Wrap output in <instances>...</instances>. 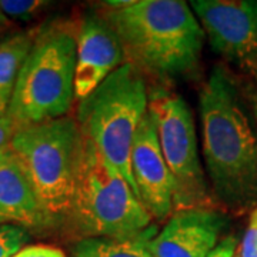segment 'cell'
I'll use <instances>...</instances> for the list:
<instances>
[{
	"instance_id": "cell-4",
	"label": "cell",
	"mask_w": 257,
	"mask_h": 257,
	"mask_svg": "<svg viewBox=\"0 0 257 257\" xmlns=\"http://www.w3.org/2000/svg\"><path fill=\"white\" fill-rule=\"evenodd\" d=\"M153 221L127 180L83 136L82 159L66 223L84 237L127 239L156 230Z\"/></svg>"
},
{
	"instance_id": "cell-16",
	"label": "cell",
	"mask_w": 257,
	"mask_h": 257,
	"mask_svg": "<svg viewBox=\"0 0 257 257\" xmlns=\"http://www.w3.org/2000/svg\"><path fill=\"white\" fill-rule=\"evenodd\" d=\"M45 0H0V12L9 20L29 22L49 8Z\"/></svg>"
},
{
	"instance_id": "cell-11",
	"label": "cell",
	"mask_w": 257,
	"mask_h": 257,
	"mask_svg": "<svg viewBox=\"0 0 257 257\" xmlns=\"http://www.w3.org/2000/svg\"><path fill=\"white\" fill-rule=\"evenodd\" d=\"M229 223L219 209L175 211L149 241L153 257H209Z\"/></svg>"
},
{
	"instance_id": "cell-8",
	"label": "cell",
	"mask_w": 257,
	"mask_h": 257,
	"mask_svg": "<svg viewBox=\"0 0 257 257\" xmlns=\"http://www.w3.org/2000/svg\"><path fill=\"white\" fill-rule=\"evenodd\" d=\"M190 6L214 53L257 74V0H194Z\"/></svg>"
},
{
	"instance_id": "cell-15",
	"label": "cell",
	"mask_w": 257,
	"mask_h": 257,
	"mask_svg": "<svg viewBox=\"0 0 257 257\" xmlns=\"http://www.w3.org/2000/svg\"><path fill=\"white\" fill-rule=\"evenodd\" d=\"M32 239L30 231L18 224H0V257H15Z\"/></svg>"
},
{
	"instance_id": "cell-17",
	"label": "cell",
	"mask_w": 257,
	"mask_h": 257,
	"mask_svg": "<svg viewBox=\"0 0 257 257\" xmlns=\"http://www.w3.org/2000/svg\"><path fill=\"white\" fill-rule=\"evenodd\" d=\"M239 257H257V220L250 214V221L239 248Z\"/></svg>"
},
{
	"instance_id": "cell-19",
	"label": "cell",
	"mask_w": 257,
	"mask_h": 257,
	"mask_svg": "<svg viewBox=\"0 0 257 257\" xmlns=\"http://www.w3.org/2000/svg\"><path fill=\"white\" fill-rule=\"evenodd\" d=\"M15 257H67L62 250L43 244H33L26 246L23 250H20Z\"/></svg>"
},
{
	"instance_id": "cell-7",
	"label": "cell",
	"mask_w": 257,
	"mask_h": 257,
	"mask_svg": "<svg viewBox=\"0 0 257 257\" xmlns=\"http://www.w3.org/2000/svg\"><path fill=\"white\" fill-rule=\"evenodd\" d=\"M149 114L155 121L160 149L173 180L175 211L216 209L203 169L196 126L189 104L165 87L149 93Z\"/></svg>"
},
{
	"instance_id": "cell-18",
	"label": "cell",
	"mask_w": 257,
	"mask_h": 257,
	"mask_svg": "<svg viewBox=\"0 0 257 257\" xmlns=\"http://www.w3.org/2000/svg\"><path fill=\"white\" fill-rule=\"evenodd\" d=\"M18 128V123L10 117L8 111L3 116H0V155L8 149L10 140Z\"/></svg>"
},
{
	"instance_id": "cell-21",
	"label": "cell",
	"mask_w": 257,
	"mask_h": 257,
	"mask_svg": "<svg viewBox=\"0 0 257 257\" xmlns=\"http://www.w3.org/2000/svg\"><path fill=\"white\" fill-rule=\"evenodd\" d=\"M248 90H250L248 97H250V101H251L253 111H254V119H256V123H257V74L253 76V82H251V84H250Z\"/></svg>"
},
{
	"instance_id": "cell-23",
	"label": "cell",
	"mask_w": 257,
	"mask_h": 257,
	"mask_svg": "<svg viewBox=\"0 0 257 257\" xmlns=\"http://www.w3.org/2000/svg\"><path fill=\"white\" fill-rule=\"evenodd\" d=\"M8 107H9V103L0 100V116H3L8 111Z\"/></svg>"
},
{
	"instance_id": "cell-13",
	"label": "cell",
	"mask_w": 257,
	"mask_h": 257,
	"mask_svg": "<svg viewBox=\"0 0 257 257\" xmlns=\"http://www.w3.org/2000/svg\"><path fill=\"white\" fill-rule=\"evenodd\" d=\"M39 29L0 37V100L9 103L20 69L32 50Z\"/></svg>"
},
{
	"instance_id": "cell-22",
	"label": "cell",
	"mask_w": 257,
	"mask_h": 257,
	"mask_svg": "<svg viewBox=\"0 0 257 257\" xmlns=\"http://www.w3.org/2000/svg\"><path fill=\"white\" fill-rule=\"evenodd\" d=\"M10 25H12V22H10L9 19L6 18V16L0 12V33H2V32H5L6 29L9 28Z\"/></svg>"
},
{
	"instance_id": "cell-20",
	"label": "cell",
	"mask_w": 257,
	"mask_h": 257,
	"mask_svg": "<svg viewBox=\"0 0 257 257\" xmlns=\"http://www.w3.org/2000/svg\"><path fill=\"white\" fill-rule=\"evenodd\" d=\"M239 248V241L234 236H227L221 240L209 257H233Z\"/></svg>"
},
{
	"instance_id": "cell-24",
	"label": "cell",
	"mask_w": 257,
	"mask_h": 257,
	"mask_svg": "<svg viewBox=\"0 0 257 257\" xmlns=\"http://www.w3.org/2000/svg\"><path fill=\"white\" fill-rule=\"evenodd\" d=\"M251 216H253V217H254V219H256V220H257V207H256V209H254V210L251 211Z\"/></svg>"
},
{
	"instance_id": "cell-5",
	"label": "cell",
	"mask_w": 257,
	"mask_h": 257,
	"mask_svg": "<svg viewBox=\"0 0 257 257\" xmlns=\"http://www.w3.org/2000/svg\"><path fill=\"white\" fill-rule=\"evenodd\" d=\"M76 32L69 23L39 28L20 69L8 114L18 126L64 117L76 99Z\"/></svg>"
},
{
	"instance_id": "cell-25",
	"label": "cell",
	"mask_w": 257,
	"mask_h": 257,
	"mask_svg": "<svg viewBox=\"0 0 257 257\" xmlns=\"http://www.w3.org/2000/svg\"><path fill=\"white\" fill-rule=\"evenodd\" d=\"M233 257H239V254H237V251H236V254H234V256Z\"/></svg>"
},
{
	"instance_id": "cell-10",
	"label": "cell",
	"mask_w": 257,
	"mask_h": 257,
	"mask_svg": "<svg viewBox=\"0 0 257 257\" xmlns=\"http://www.w3.org/2000/svg\"><path fill=\"white\" fill-rule=\"evenodd\" d=\"M126 62L120 40L109 22L86 16L76 33L74 96L83 100Z\"/></svg>"
},
{
	"instance_id": "cell-3",
	"label": "cell",
	"mask_w": 257,
	"mask_h": 257,
	"mask_svg": "<svg viewBox=\"0 0 257 257\" xmlns=\"http://www.w3.org/2000/svg\"><path fill=\"white\" fill-rule=\"evenodd\" d=\"M82 150V130L76 120L66 116L20 126L8 146L50 229L67 220Z\"/></svg>"
},
{
	"instance_id": "cell-1",
	"label": "cell",
	"mask_w": 257,
	"mask_h": 257,
	"mask_svg": "<svg viewBox=\"0 0 257 257\" xmlns=\"http://www.w3.org/2000/svg\"><path fill=\"white\" fill-rule=\"evenodd\" d=\"M202 150L216 203L226 211L257 207V136L224 66H216L199 94Z\"/></svg>"
},
{
	"instance_id": "cell-12",
	"label": "cell",
	"mask_w": 257,
	"mask_h": 257,
	"mask_svg": "<svg viewBox=\"0 0 257 257\" xmlns=\"http://www.w3.org/2000/svg\"><path fill=\"white\" fill-rule=\"evenodd\" d=\"M0 224H18L30 233L50 229L26 176L8 149L0 155Z\"/></svg>"
},
{
	"instance_id": "cell-6",
	"label": "cell",
	"mask_w": 257,
	"mask_h": 257,
	"mask_svg": "<svg viewBox=\"0 0 257 257\" xmlns=\"http://www.w3.org/2000/svg\"><path fill=\"white\" fill-rule=\"evenodd\" d=\"M149 111V92L143 73L124 63L79 100L77 124L83 136L92 142L135 190L130 155L142 120ZM136 192V190H135Z\"/></svg>"
},
{
	"instance_id": "cell-14",
	"label": "cell",
	"mask_w": 257,
	"mask_h": 257,
	"mask_svg": "<svg viewBox=\"0 0 257 257\" xmlns=\"http://www.w3.org/2000/svg\"><path fill=\"white\" fill-rule=\"evenodd\" d=\"M157 230L127 239L110 237H83L72 247L73 257H153L149 241Z\"/></svg>"
},
{
	"instance_id": "cell-2",
	"label": "cell",
	"mask_w": 257,
	"mask_h": 257,
	"mask_svg": "<svg viewBox=\"0 0 257 257\" xmlns=\"http://www.w3.org/2000/svg\"><path fill=\"white\" fill-rule=\"evenodd\" d=\"M103 18L119 37L126 62L142 73L179 77L199 66L206 33L186 2L132 0Z\"/></svg>"
},
{
	"instance_id": "cell-9",
	"label": "cell",
	"mask_w": 257,
	"mask_h": 257,
	"mask_svg": "<svg viewBox=\"0 0 257 257\" xmlns=\"http://www.w3.org/2000/svg\"><path fill=\"white\" fill-rule=\"evenodd\" d=\"M132 177L139 200L155 221H167L175 213L173 180L160 149L152 116L142 120L130 155Z\"/></svg>"
}]
</instances>
